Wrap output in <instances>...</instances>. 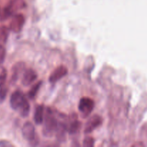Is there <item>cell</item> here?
Segmentation results:
<instances>
[{
	"label": "cell",
	"instance_id": "1",
	"mask_svg": "<svg viewBox=\"0 0 147 147\" xmlns=\"http://www.w3.org/2000/svg\"><path fill=\"white\" fill-rule=\"evenodd\" d=\"M10 106L13 110L18 111L22 117H27L30 111V105L27 98L21 91H14L9 99Z\"/></svg>",
	"mask_w": 147,
	"mask_h": 147
},
{
	"label": "cell",
	"instance_id": "2",
	"mask_svg": "<svg viewBox=\"0 0 147 147\" xmlns=\"http://www.w3.org/2000/svg\"><path fill=\"white\" fill-rule=\"evenodd\" d=\"M60 122L57 121L55 116L50 109H47L45 117V123L42 128V134L45 136H52L56 133Z\"/></svg>",
	"mask_w": 147,
	"mask_h": 147
},
{
	"label": "cell",
	"instance_id": "3",
	"mask_svg": "<svg viewBox=\"0 0 147 147\" xmlns=\"http://www.w3.org/2000/svg\"><path fill=\"white\" fill-rule=\"evenodd\" d=\"M24 7H25V2L23 0H11L3 9L0 20L1 21L7 20L11 16L14 14L16 11L24 8Z\"/></svg>",
	"mask_w": 147,
	"mask_h": 147
},
{
	"label": "cell",
	"instance_id": "4",
	"mask_svg": "<svg viewBox=\"0 0 147 147\" xmlns=\"http://www.w3.org/2000/svg\"><path fill=\"white\" fill-rule=\"evenodd\" d=\"M95 107V103L93 99L88 97H83L79 101L78 110L83 116H88L90 114Z\"/></svg>",
	"mask_w": 147,
	"mask_h": 147
},
{
	"label": "cell",
	"instance_id": "5",
	"mask_svg": "<svg viewBox=\"0 0 147 147\" xmlns=\"http://www.w3.org/2000/svg\"><path fill=\"white\" fill-rule=\"evenodd\" d=\"M25 22V18L22 14H17L13 16L9 23V29L14 33H19L22 31Z\"/></svg>",
	"mask_w": 147,
	"mask_h": 147
},
{
	"label": "cell",
	"instance_id": "6",
	"mask_svg": "<svg viewBox=\"0 0 147 147\" xmlns=\"http://www.w3.org/2000/svg\"><path fill=\"white\" fill-rule=\"evenodd\" d=\"M103 119L99 115H93L87 121L85 126L84 133L85 134H90L98 127L102 124Z\"/></svg>",
	"mask_w": 147,
	"mask_h": 147
},
{
	"label": "cell",
	"instance_id": "7",
	"mask_svg": "<svg viewBox=\"0 0 147 147\" xmlns=\"http://www.w3.org/2000/svg\"><path fill=\"white\" fill-rule=\"evenodd\" d=\"M22 134L23 138L28 142H32L34 140L36 136L35 129L32 123L30 121H27L23 125L22 129Z\"/></svg>",
	"mask_w": 147,
	"mask_h": 147
},
{
	"label": "cell",
	"instance_id": "8",
	"mask_svg": "<svg viewBox=\"0 0 147 147\" xmlns=\"http://www.w3.org/2000/svg\"><path fill=\"white\" fill-rule=\"evenodd\" d=\"M67 68L64 65H60L55 69L49 76V82L50 83H55L67 74Z\"/></svg>",
	"mask_w": 147,
	"mask_h": 147
},
{
	"label": "cell",
	"instance_id": "9",
	"mask_svg": "<svg viewBox=\"0 0 147 147\" xmlns=\"http://www.w3.org/2000/svg\"><path fill=\"white\" fill-rule=\"evenodd\" d=\"M37 78V74L33 69L28 68L24 70L22 78V83L24 86H29L32 84Z\"/></svg>",
	"mask_w": 147,
	"mask_h": 147
},
{
	"label": "cell",
	"instance_id": "10",
	"mask_svg": "<svg viewBox=\"0 0 147 147\" xmlns=\"http://www.w3.org/2000/svg\"><path fill=\"white\" fill-rule=\"evenodd\" d=\"M25 68V64L23 62H18L13 65L11 69V82L14 83L17 82L22 73L24 72Z\"/></svg>",
	"mask_w": 147,
	"mask_h": 147
},
{
	"label": "cell",
	"instance_id": "11",
	"mask_svg": "<svg viewBox=\"0 0 147 147\" xmlns=\"http://www.w3.org/2000/svg\"><path fill=\"white\" fill-rule=\"evenodd\" d=\"M44 112L45 109L44 106H43L42 105H38V106L36 107L34 115V122H35L36 124L40 125L42 123L45 119Z\"/></svg>",
	"mask_w": 147,
	"mask_h": 147
},
{
	"label": "cell",
	"instance_id": "12",
	"mask_svg": "<svg viewBox=\"0 0 147 147\" xmlns=\"http://www.w3.org/2000/svg\"><path fill=\"white\" fill-rule=\"evenodd\" d=\"M66 128L70 134H74L77 133L81 128V122L77 119H75L70 121L68 124H66Z\"/></svg>",
	"mask_w": 147,
	"mask_h": 147
},
{
	"label": "cell",
	"instance_id": "13",
	"mask_svg": "<svg viewBox=\"0 0 147 147\" xmlns=\"http://www.w3.org/2000/svg\"><path fill=\"white\" fill-rule=\"evenodd\" d=\"M9 29L6 26L0 27V44H5L7 41Z\"/></svg>",
	"mask_w": 147,
	"mask_h": 147
},
{
	"label": "cell",
	"instance_id": "14",
	"mask_svg": "<svg viewBox=\"0 0 147 147\" xmlns=\"http://www.w3.org/2000/svg\"><path fill=\"white\" fill-rule=\"evenodd\" d=\"M42 83V81H39L32 86L30 91H29L28 93H27V96H28V97L30 98V99H33L35 98L36 95H37V93H38L39 90H40V87H41Z\"/></svg>",
	"mask_w": 147,
	"mask_h": 147
},
{
	"label": "cell",
	"instance_id": "15",
	"mask_svg": "<svg viewBox=\"0 0 147 147\" xmlns=\"http://www.w3.org/2000/svg\"><path fill=\"white\" fill-rule=\"evenodd\" d=\"M8 93V88L5 85L0 86V103H2L7 97Z\"/></svg>",
	"mask_w": 147,
	"mask_h": 147
},
{
	"label": "cell",
	"instance_id": "16",
	"mask_svg": "<svg viewBox=\"0 0 147 147\" xmlns=\"http://www.w3.org/2000/svg\"><path fill=\"white\" fill-rule=\"evenodd\" d=\"M95 144V139L91 136H87L84 139L83 142V145L84 146L92 147Z\"/></svg>",
	"mask_w": 147,
	"mask_h": 147
},
{
	"label": "cell",
	"instance_id": "17",
	"mask_svg": "<svg viewBox=\"0 0 147 147\" xmlns=\"http://www.w3.org/2000/svg\"><path fill=\"white\" fill-rule=\"evenodd\" d=\"M7 77V70L4 68L1 69V72H0V86L4 85L6 81V79Z\"/></svg>",
	"mask_w": 147,
	"mask_h": 147
},
{
	"label": "cell",
	"instance_id": "18",
	"mask_svg": "<svg viewBox=\"0 0 147 147\" xmlns=\"http://www.w3.org/2000/svg\"><path fill=\"white\" fill-rule=\"evenodd\" d=\"M6 57V50L3 45L0 44V66L3 64Z\"/></svg>",
	"mask_w": 147,
	"mask_h": 147
},
{
	"label": "cell",
	"instance_id": "19",
	"mask_svg": "<svg viewBox=\"0 0 147 147\" xmlns=\"http://www.w3.org/2000/svg\"><path fill=\"white\" fill-rule=\"evenodd\" d=\"M0 146H14V145L12 144L11 143H10L8 141H5V140H2V141H0Z\"/></svg>",
	"mask_w": 147,
	"mask_h": 147
},
{
	"label": "cell",
	"instance_id": "20",
	"mask_svg": "<svg viewBox=\"0 0 147 147\" xmlns=\"http://www.w3.org/2000/svg\"><path fill=\"white\" fill-rule=\"evenodd\" d=\"M1 8H0V17H1Z\"/></svg>",
	"mask_w": 147,
	"mask_h": 147
}]
</instances>
